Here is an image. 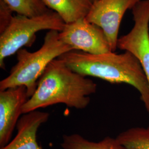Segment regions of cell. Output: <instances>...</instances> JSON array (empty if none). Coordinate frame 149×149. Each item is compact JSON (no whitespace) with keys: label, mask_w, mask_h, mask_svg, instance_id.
<instances>
[{"label":"cell","mask_w":149,"mask_h":149,"mask_svg":"<svg viewBox=\"0 0 149 149\" xmlns=\"http://www.w3.org/2000/svg\"><path fill=\"white\" fill-rule=\"evenodd\" d=\"M97 88L92 80L74 72L59 58L54 59L39 78L34 93L22 108V113L59 103L85 109Z\"/></svg>","instance_id":"1"},{"label":"cell","mask_w":149,"mask_h":149,"mask_svg":"<svg viewBox=\"0 0 149 149\" xmlns=\"http://www.w3.org/2000/svg\"><path fill=\"white\" fill-rule=\"evenodd\" d=\"M59 59L74 71L84 76H92L112 84L125 83L133 86L149 113V86L141 65L132 53L109 52L91 54L72 50Z\"/></svg>","instance_id":"2"},{"label":"cell","mask_w":149,"mask_h":149,"mask_svg":"<svg viewBox=\"0 0 149 149\" xmlns=\"http://www.w3.org/2000/svg\"><path fill=\"white\" fill-rule=\"evenodd\" d=\"M59 32L49 31L42 46L31 52L22 48L17 53V64L11 69L9 75L0 82V91L10 88L24 86L29 98L37 88V83L48 65L54 59L73 49L59 37Z\"/></svg>","instance_id":"3"},{"label":"cell","mask_w":149,"mask_h":149,"mask_svg":"<svg viewBox=\"0 0 149 149\" xmlns=\"http://www.w3.org/2000/svg\"><path fill=\"white\" fill-rule=\"evenodd\" d=\"M65 23L59 15L52 10L40 15L29 17L16 15L11 23L0 34V68H5V60L17 53L24 47H31L42 31L61 32Z\"/></svg>","instance_id":"4"},{"label":"cell","mask_w":149,"mask_h":149,"mask_svg":"<svg viewBox=\"0 0 149 149\" xmlns=\"http://www.w3.org/2000/svg\"><path fill=\"white\" fill-rule=\"evenodd\" d=\"M134 21L128 34L118 39L117 48L138 60L149 86V0H141L132 9Z\"/></svg>","instance_id":"5"},{"label":"cell","mask_w":149,"mask_h":149,"mask_svg":"<svg viewBox=\"0 0 149 149\" xmlns=\"http://www.w3.org/2000/svg\"><path fill=\"white\" fill-rule=\"evenodd\" d=\"M141 1L98 0L93 2L86 18L103 30L112 52L117 48L119 27L125 13Z\"/></svg>","instance_id":"6"},{"label":"cell","mask_w":149,"mask_h":149,"mask_svg":"<svg viewBox=\"0 0 149 149\" xmlns=\"http://www.w3.org/2000/svg\"><path fill=\"white\" fill-rule=\"evenodd\" d=\"M59 37L73 50L91 54L112 52L103 30L88 21L86 17L65 23L63 29L59 32Z\"/></svg>","instance_id":"7"},{"label":"cell","mask_w":149,"mask_h":149,"mask_svg":"<svg viewBox=\"0 0 149 149\" xmlns=\"http://www.w3.org/2000/svg\"><path fill=\"white\" fill-rule=\"evenodd\" d=\"M24 86L0 91V147L5 146L10 139L22 113V108L28 100Z\"/></svg>","instance_id":"8"},{"label":"cell","mask_w":149,"mask_h":149,"mask_svg":"<svg viewBox=\"0 0 149 149\" xmlns=\"http://www.w3.org/2000/svg\"><path fill=\"white\" fill-rule=\"evenodd\" d=\"M49 116L47 112L37 110L23 114L17 123L15 138L1 149H43L38 143L37 134Z\"/></svg>","instance_id":"9"},{"label":"cell","mask_w":149,"mask_h":149,"mask_svg":"<svg viewBox=\"0 0 149 149\" xmlns=\"http://www.w3.org/2000/svg\"><path fill=\"white\" fill-rule=\"evenodd\" d=\"M50 10L56 12L65 23L86 17L93 4L92 0H42Z\"/></svg>","instance_id":"10"},{"label":"cell","mask_w":149,"mask_h":149,"mask_svg":"<svg viewBox=\"0 0 149 149\" xmlns=\"http://www.w3.org/2000/svg\"><path fill=\"white\" fill-rule=\"evenodd\" d=\"M60 145L63 149H128L116 138L107 136L101 141H89L78 134H65Z\"/></svg>","instance_id":"11"},{"label":"cell","mask_w":149,"mask_h":149,"mask_svg":"<svg viewBox=\"0 0 149 149\" xmlns=\"http://www.w3.org/2000/svg\"><path fill=\"white\" fill-rule=\"evenodd\" d=\"M118 141L128 149H149V127L129 129L117 136Z\"/></svg>","instance_id":"12"},{"label":"cell","mask_w":149,"mask_h":149,"mask_svg":"<svg viewBox=\"0 0 149 149\" xmlns=\"http://www.w3.org/2000/svg\"><path fill=\"white\" fill-rule=\"evenodd\" d=\"M17 15L29 17L40 16L50 10L42 0H3Z\"/></svg>","instance_id":"13"},{"label":"cell","mask_w":149,"mask_h":149,"mask_svg":"<svg viewBox=\"0 0 149 149\" xmlns=\"http://www.w3.org/2000/svg\"><path fill=\"white\" fill-rule=\"evenodd\" d=\"M13 11L3 0H0V34L5 32L13 17Z\"/></svg>","instance_id":"14"},{"label":"cell","mask_w":149,"mask_h":149,"mask_svg":"<svg viewBox=\"0 0 149 149\" xmlns=\"http://www.w3.org/2000/svg\"><path fill=\"white\" fill-rule=\"evenodd\" d=\"M92 2H95V1H98V0H92Z\"/></svg>","instance_id":"15"}]
</instances>
